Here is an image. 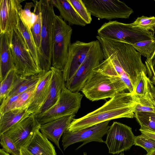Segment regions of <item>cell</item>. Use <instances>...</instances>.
Listing matches in <instances>:
<instances>
[{
    "label": "cell",
    "mask_w": 155,
    "mask_h": 155,
    "mask_svg": "<svg viewBox=\"0 0 155 155\" xmlns=\"http://www.w3.org/2000/svg\"><path fill=\"white\" fill-rule=\"evenodd\" d=\"M104 59L95 68L105 74L117 77L133 94L142 73L147 72L141 55L130 44L116 39L97 35Z\"/></svg>",
    "instance_id": "1"
},
{
    "label": "cell",
    "mask_w": 155,
    "mask_h": 155,
    "mask_svg": "<svg viewBox=\"0 0 155 155\" xmlns=\"http://www.w3.org/2000/svg\"><path fill=\"white\" fill-rule=\"evenodd\" d=\"M135 104L133 94L123 91L110 98L96 110L80 118H74L67 130L75 131L113 119L133 118Z\"/></svg>",
    "instance_id": "2"
},
{
    "label": "cell",
    "mask_w": 155,
    "mask_h": 155,
    "mask_svg": "<svg viewBox=\"0 0 155 155\" xmlns=\"http://www.w3.org/2000/svg\"><path fill=\"white\" fill-rule=\"evenodd\" d=\"M127 90L126 84L116 77L105 74L95 69L81 91L92 101L111 98Z\"/></svg>",
    "instance_id": "3"
},
{
    "label": "cell",
    "mask_w": 155,
    "mask_h": 155,
    "mask_svg": "<svg viewBox=\"0 0 155 155\" xmlns=\"http://www.w3.org/2000/svg\"><path fill=\"white\" fill-rule=\"evenodd\" d=\"M42 19L41 47L38 52L39 67L42 71L51 70L52 67V45L56 15L51 0H41Z\"/></svg>",
    "instance_id": "4"
},
{
    "label": "cell",
    "mask_w": 155,
    "mask_h": 155,
    "mask_svg": "<svg viewBox=\"0 0 155 155\" xmlns=\"http://www.w3.org/2000/svg\"><path fill=\"white\" fill-rule=\"evenodd\" d=\"M10 46L17 74L22 77L37 75L41 71L35 63L22 34L18 29L11 35Z\"/></svg>",
    "instance_id": "5"
},
{
    "label": "cell",
    "mask_w": 155,
    "mask_h": 155,
    "mask_svg": "<svg viewBox=\"0 0 155 155\" xmlns=\"http://www.w3.org/2000/svg\"><path fill=\"white\" fill-rule=\"evenodd\" d=\"M98 35L125 42L130 45L155 39L152 32L133 27L116 21L104 23L97 31Z\"/></svg>",
    "instance_id": "6"
},
{
    "label": "cell",
    "mask_w": 155,
    "mask_h": 155,
    "mask_svg": "<svg viewBox=\"0 0 155 155\" xmlns=\"http://www.w3.org/2000/svg\"><path fill=\"white\" fill-rule=\"evenodd\" d=\"M72 33L60 15L55 17L52 39V67L63 71L66 62Z\"/></svg>",
    "instance_id": "7"
},
{
    "label": "cell",
    "mask_w": 155,
    "mask_h": 155,
    "mask_svg": "<svg viewBox=\"0 0 155 155\" xmlns=\"http://www.w3.org/2000/svg\"><path fill=\"white\" fill-rule=\"evenodd\" d=\"M83 95L79 92H72L64 85L57 103L44 113L36 115L41 125L66 116L75 114L81 107Z\"/></svg>",
    "instance_id": "8"
},
{
    "label": "cell",
    "mask_w": 155,
    "mask_h": 155,
    "mask_svg": "<svg viewBox=\"0 0 155 155\" xmlns=\"http://www.w3.org/2000/svg\"><path fill=\"white\" fill-rule=\"evenodd\" d=\"M91 15L100 19L128 18L133 10L119 0H82Z\"/></svg>",
    "instance_id": "9"
},
{
    "label": "cell",
    "mask_w": 155,
    "mask_h": 155,
    "mask_svg": "<svg viewBox=\"0 0 155 155\" xmlns=\"http://www.w3.org/2000/svg\"><path fill=\"white\" fill-rule=\"evenodd\" d=\"M100 44L97 40L88 42L77 41L71 44L66 62L62 71L65 82L72 77L81 64Z\"/></svg>",
    "instance_id": "10"
},
{
    "label": "cell",
    "mask_w": 155,
    "mask_h": 155,
    "mask_svg": "<svg viewBox=\"0 0 155 155\" xmlns=\"http://www.w3.org/2000/svg\"><path fill=\"white\" fill-rule=\"evenodd\" d=\"M135 137L131 127L121 123L114 122L107 131L105 141L109 153L118 154L130 150L134 145Z\"/></svg>",
    "instance_id": "11"
},
{
    "label": "cell",
    "mask_w": 155,
    "mask_h": 155,
    "mask_svg": "<svg viewBox=\"0 0 155 155\" xmlns=\"http://www.w3.org/2000/svg\"><path fill=\"white\" fill-rule=\"evenodd\" d=\"M108 120L93 126L75 131L67 130L63 134L62 145L65 150L70 145L76 143L82 142L79 149L87 143L92 141L105 143L103 137L107 134L110 126Z\"/></svg>",
    "instance_id": "12"
},
{
    "label": "cell",
    "mask_w": 155,
    "mask_h": 155,
    "mask_svg": "<svg viewBox=\"0 0 155 155\" xmlns=\"http://www.w3.org/2000/svg\"><path fill=\"white\" fill-rule=\"evenodd\" d=\"M104 59L100 44L81 64L72 77L65 82V86L72 92L81 91L93 70L99 66Z\"/></svg>",
    "instance_id": "13"
},
{
    "label": "cell",
    "mask_w": 155,
    "mask_h": 155,
    "mask_svg": "<svg viewBox=\"0 0 155 155\" xmlns=\"http://www.w3.org/2000/svg\"><path fill=\"white\" fill-rule=\"evenodd\" d=\"M41 124L36 115L32 114L22 120L4 133L14 142L20 150L26 148L31 141L36 131L40 129Z\"/></svg>",
    "instance_id": "14"
},
{
    "label": "cell",
    "mask_w": 155,
    "mask_h": 155,
    "mask_svg": "<svg viewBox=\"0 0 155 155\" xmlns=\"http://www.w3.org/2000/svg\"><path fill=\"white\" fill-rule=\"evenodd\" d=\"M22 0H0V33L18 28Z\"/></svg>",
    "instance_id": "15"
},
{
    "label": "cell",
    "mask_w": 155,
    "mask_h": 155,
    "mask_svg": "<svg viewBox=\"0 0 155 155\" xmlns=\"http://www.w3.org/2000/svg\"><path fill=\"white\" fill-rule=\"evenodd\" d=\"M75 115L71 114L41 125L40 130L48 139L60 149L59 141L61 136L67 130Z\"/></svg>",
    "instance_id": "16"
},
{
    "label": "cell",
    "mask_w": 155,
    "mask_h": 155,
    "mask_svg": "<svg viewBox=\"0 0 155 155\" xmlns=\"http://www.w3.org/2000/svg\"><path fill=\"white\" fill-rule=\"evenodd\" d=\"M52 78L46 100L38 114H41L55 105L59 99L63 87L65 85L62 71L51 67Z\"/></svg>",
    "instance_id": "17"
},
{
    "label": "cell",
    "mask_w": 155,
    "mask_h": 155,
    "mask_svg": "<svg viewBox=\"0 0 155 155\" xmlns=\"http://www.w3.org/2000/svg\"><path fill=\"white\" fill-rule=\"evenodd\" d=\"M42 72L37 83L31 103L27 108V111L36 115L45 102L47 96L52 78L51 70Z\"/></svg>",
    "instance_id": "18"
},
{
    "label": "cell",
    "mask_w": 155,
    "mask_h": 155,
    "mask_svg": "<svg viewBox=\"0 0 155 155\" xmlns=\"http://www.w3.org/2000/svg\"><path fill=\"white\" fill-rule=\"evenodd\" d=\"M12 31L0 33V82L5 78L10 71L15 69L13 58L10 46V38Z\"/></svg>",
    "instance_id": "19"
},
{
    "label": "cell",
    "mask_w": 155,
    "mask_h": 155,
    "mask_svg": "<svg viewBox=\"0 0 155 155\" xmlns=\"http://www.w3.org/2000/svg\"><path fill=\"white\" fill-rule=\"evenodd\" d=\"M26 148L34 155H57L54 147L38 130Z\"/></svg>",
    "instance_id": "20"
},
{
    "label": "cell",
    "mask_w": 155,
    "mask_h": 155,
    "mask_svg": "<svg viewBox=\"0 0 155 155\" xmlns=\"http://www.w3.org/2000/svg\"><path fill=\"white\" fill-rule=\"evenodd\" d=\"M59 10L60 16L71 25L84 26L87 24L77 13L68 0H51Z\"/></svg>",
    "instance_id": "21"
},
{
    "label": "cell",
    "mask_w": 155,
    "mask_h": 155,
    "mask_svg": "<svg viewBox=\"0 0 155 155\" xmlns=\"http://www.w3.org/2000/svg\"><path fill=\"white\" fill-rule=\"evenodd\" d=\"M27 108L13 109L0 115V135L31 114L27 111Z\"/></svg>",
    "instance_id": "22"
},
{
    "label": "cell",
    "mask_w": 155,
    "mask_h": 155,
    "mask_svg": "<svg viewBox=\"0 0 155 155\" xmlns=\"http://www.w3.org/2000/svg\"><path fill=\"white\" fill-rule=\"evenodd\" d=\"M42 74L41 71L37 75L25 77H21L17 74L12 87L7 97L21 94L33 87L37 84Z\"/></svg>",
    "instance_id": "23"
},
{
    "label": "cell",
    "mask_w": 155,
    "mask_h": 155,
    "mask_svg": "<svg viewBox=\"0 0 155 155\" xmlns=\"http://www.w3.org/2000/svg\"><path fill=\"white\" fill-rule=\"evenodd\" d=\"M18 29L24 38L28 49L35 63L40 68L37 48L31 30L23 20L20 15L19 16Z\"/></svg>",
    "instance_id": "24"
},
{
    "label": "cell",
    "mask_w": 155,
    "mask_h": 155,
    "mask_svg": "<svg viewBox=\"0 0 155 155\" xmlns=\"http://www.w3.org/2000/svg\"><path fill=\"white\" fill-rule=\"evenodd\" d=\"M35 5L34 10L37 15V17L31 29L34 41L37 46L38 52L39 51L41 45V31L42 19L41 8V0H33Z\"/></svg>",
    "instance_id": "25"
},
{
    "label": "cell",
    "mask_w": 155,
    "mask_h": 155,
    "mask_svg": "<svg viewBox=\"0 0 155 155\" xmlns=\"http://www.w3.org/2000/svg\"><path fill=\"white\" fill-rule=\"evenodd\" d=\"M135 117L140 128L155 132V113L152 112H134Z\"/></svg>",
    "instance_id": "26"
},
{
    "label": "cell",
    "mask_w": 155,
    "mask_h": 155,
    "mask_svg": "<svg viewBox=\"0 0 155 155\" xmlns=\"http://www.w3.org/2000/svg\"><path fill=\"white\" fill-rule=\"evenodd\" d=\"M135 103L134 113L140 112H154L153 102L149 94L147 96H140L133 94Z\"/></svg>",
    "instance_id": "27"
},
{
    "label": "cell",
    "mask_w": 155,
    "mask_h": 155,
    "mask_svg": "<svg viewBox=\"0 0 155 155\" xmlns=\"http://www.w3.org/2000/svg\"><path fill=\"white\" fill-rule=\"evenodd\" d=\"M16 74L15 69H12L0 82V102L8 96L12 87Z\"/></svg>",
    "instance_id": "28"
},
{
    "label": "cell",
    "mask_w": 155,
    "mask_h": 155,
    "mask_svg": "<svg viewBox=\"0 0 155 155\" xmlns=\"http://www.w3.org/2000/svg\"><path fill=\"white\" fill-rule=\"evenodd\" d=\"M77 13L87 24L92 21L91 14L88 10L82 0H68Z\"/></svg>",
    "instance_id": "29"
},
{
    "label": "cell",
    "mask_w": 155,
    "mask_h": 155,
    "mask_svg": "<svg viewBox=\"0 0 155 155\" xmlns=\"http://www.w3.org/2000/svg\"><path fill=\"white\" fill-rule=\"evenodd\" d=\"M131 45L141 55L147 58L150 57L155 50V39L140 41Z\"/></svg>",
    "instance_id": "30"
},
{
    "label": "cell",
    "mask_w": 155,
    "mask_h": 155,
    "mask_svg": "<svg viewBox=\"0 0 155 155\" xmlns=\"http://www.w3.org/2000/svg\"><path fill=\"white\" fill-rule=\"evenodd\" d=\"M133 27L154 31L155 28V17L142 15L138 17L133 23Z\"/></svg>",
    "instance_id": "31"
},
{
    "label": "cell",
    "mask_w": 155,
    "mask_h": 155,
    "mask_svg": "<svg viewBox=\"0 0 155 155\" xmlns=\"http://www.w3.org/2000/svg\"><path fill=\"white\" fill-rule=\"evenodd\" d=\"M37 84L20 94L17 101L15 109L28 107L31 102Z\"/></svg>",
    "instance_id": "32"
},
{
    "label": "cell",
    "mask_w": 155,
    "mask_h": 155,
    "mask_svg": "<svg viewBox=\"0 0 155 155\" xmlns=\"http://www.w3.org/2000/svg\"><path fill=\"white\" fill-rule=\"evenodd\" d=\"M0 144L3 149L12 155H19L20 150L13 141L5 133L0 135Z\"/></svg>",
    "instance_id": "33"
},
{
    "label": "cell",
    "mask_w": 155,
    "mask_h": 155,
    "mask_svg": "<svg viewBox=\"0 0 155 155\" xmlns=\"http://www.w3.org/2000/svg\"><path fill=\"white\" fill-rule=\"evenodd\" d=\"M21 94L8 96L2 100L0 102V115L15 109L17 101Z\"/></svg>",
    "instance_id": "34"
},
{
    "label": "cell",
    "mask_w": 155,
    "mask_h": 155,
    "mask_svg": "<svg viewBox=\"0 0 155 155\" xmlns=\"http://www.w3.org/2000/svg\"><path fill=\"white\" fill-rule=\"evenodd\" d=\"M134 145L143 148L147 153L155 150V140L146 137L141 134L135 136Z\"/></svg>",
    "instance_id": "35"
},
{
    "label": "cell",
    "mask_w": 155,
    "mask_h": 155,
    "mask_svg": "<svg viewBox=\"0 0 155 155\" xmlns=\"http://www.w3.org/2000/svg\"><path fill=\"white\" fill-rule=\"evenodd\" d=\"M147 72H143L133 94L140 96H147L149 94L148 82L149 79L147 75Z\"/></svg>",
    "instance_id": "36"
},
{
    "label": "cell",
    "mask_w": 155,
    "mask_h": 155,
    "mask_svg": "<svg viewBox=\"0 0 155 155\" xmlns=\"http://www.w3.org/2000/svg\"><path fill=\"white\" fill-rule=\"evenodd\" d=\"M35 6L34 3L32 2H26L24 8L21 9L20 13L21 17L31 30L33 25L31 10L32 8H34Z\"/></svg>",
    "instance_id": "37"
},
{
    "label": "cell",
    "mask_w": 155,
    "mask_h": 155,
    "mask_svg": "<svg viewBox=\"0 0 155 155\" xmlns=\"http://www.w3.org/2000/svg\"><path fill=\"white\" fill-rule=\"evenodd\" d=\"M148 77L151 82L155 85V50L150 57L145 61Z\"/></svg>",
    "instance_id": "38"
},
{
    "label": "cell",
    "mask_w": 155,
    "mask_h": 155,
    "mask_svg": "<svg viewBox=\"0 0 155 155\" xmlns=\"http://www.w3.org/2000/svg\"><path fill=\"white\" fill-rule=\"evenodd\" d=\"M149 93L150 97L153 102L155 113V86L149 80L148 82Z\"/></svg>",
    "instance_id": "39"
},
{
    "label": "cell",
    "mask_w": 155,
    "mask_h": 155,
    "mask_svg": "<svg viewBox=\"0 0 155 155\" xmlns=\"http://www.w3.org/2000/svg\"><path fill=\"white\" fill-rule=\"evenodd\" d=\"M141 135L143 136L155 140V132L148 129L140 128L139 129Z\"/></svg>",
    "instance_id": "40"
},
{
    "label": "cell",
    "mask_w": 155,
    "mask_h": 155,
    "mask_svg": "<svg viewBox=\"0 0 155 155\" xmlns=\"http://www.w3.org/2000/svg\"><path fill=\"white\" fill-rule=\"evenodd\" d=\"M19 155H34L26 148L22 147L20 150Z\"/></svg>",
    "instance_id": "41"
},
{
    "label": "cell",
    "mask_w": 155,
    "mask_h": 155,
    "mask_svg": "<svg viewBox=\"0 0 155 155\" xmlns=\"http://www.w3.org/2000/svg\"><path fill=\"white\" fill-rule=\"evenodd\" d=\"M0 155H10V154L2 148L0 149Z\"/></svg>",
    "instance_id": "42"
},
{
    "label": "cell",
    "mask_w": 155,
    "mask_h": 155,
    "mask_svg": "<svg viewBox=\"0 0 155 155\" xmlns=\"http://www.w3.org/2000/svg\"><path fill=\"white\" fill-rule=\"evenodd\" d=\"M144 155H155V150L151 151Z\"/></svg>",
    "instance_id": "43"
},
{
    "label": "cell",
    "mask_w": 155,
    "mask_h": 155,
    "mask_svg": "<svg viewBox=\"0 0 155 155\" xmlns=\"http://www.w3.org/2000/svg\"><path fill=\"white\" fill-rule=\"evenodd\" d=\"M120 155H124L123 152L120 153Z\"/></svg>",
    "instance_id": "44"
},
{
    "label": "cell",
    "mask_w": 155,
    "mask_h": 155,
    "mask_svg": "<svg viewBox=\"0 0 155 155\" xmlns=\"http://www.w3.org/2000/svg\"><path fill=\"white\" fill-rule=\"evenodd\" d=\"M83 155H87V153L86 152H84L83 153Z\"/></svg>",
    "instance_id": "45"
},
{
    "label": "cell",
    "mask_w": 155,
    "mask_h": 155,
    "mask_svg": "<svg viewBox=\"0 0 155 155\" xmlns=\"http://www.w3.org/2000/svg\"><path fill=\"white\" fill-rule=\"evenodd\" d=\"M154 2H155V0L154 1ZM154 37L155 38V29H154Z\"/></svg>",
    "instance_id": "46"
}]
</instances>
